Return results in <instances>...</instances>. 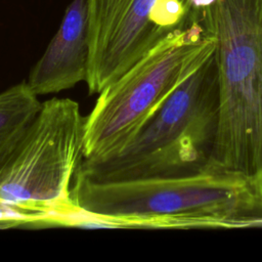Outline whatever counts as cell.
<instances>
[{"mask_svg":"<svg viewBox=\"0 0 262 262\" xmlns=\"http://www.w3.org/2000/svg\"><path fill=\"white\" fill-rule=\"evenodd\" d=\"M71 225L149 228H232L262 212V196L246 178L205 163L181 175L95 180L76 174Z\"/></svg>","mask_w":262,"mask_h":262,"instance_id":"6da1fadb","label":"cell"},{"mask_svg":"<svg viewBox=\"0 0 262 262\" xmlns=\"http://www.w3.org/2000/svg\"><path fill=\"white\" fill-rule=\"evenodd\" d=\"M214 39L217 126L208 165L262 196V0H215L200 12Z\"/></svg>","mask_w":262,"mask_h":262,"instance_id":"7a4b0ae2","label":"cell"},{"mask_svg":"<svg viewBox=\"0 0 262 262\" xmlns=\"http://www.w3.org/2000/svg\"><path fill=\"white\" fill-rule=\"evenodd\" d=\"M214 47L121 152L102 161L83 160L77 173L95 180H120L181 175L203 167L217 126Z\"/></svg>","mask_w":262,"mask_h":262,"instance_id":"3957f363","label":"cell"},{"mask_svg":"<svg viewBox=\"0 0 262 262\" xmlns=\"http://www.w3.org/2000/svg\"><path fill=\"white\" fill-rule=\"evenodd\" d=\"M213 47V37L194 18L104 87L85 118L83 160L102 161L121 152Z\"/></svg>","mask_w":262,"mask_h":262,"instance_id":"277c9868","label":"cell"},{"mask_svg":"<svg viewBox=\"0 0 262 262\" xmlns=\"http://www.w3.org/2000/svg\"><path fill=\"white\" fill-rule=\"evenodd\" d=\"M85 117L70 98L41 103L0 164V203L67 225L77 211L71 183L84 159Z\"/></svg>","mask_w":262,"mask_h":262,"instance_id":"5b68a950","label":"cell"},{"mask_svg":"<svg viewBox=\"0 0 262 262\" xmlns=\"http://www.w3.org/2000/svg\"><path fill=\"white\" fill-rule=\"evenodd\" d=\"M91 94L115 82L171 32L194 18L190 0H87Z\"/></svg>","mask_w":262,"mask_h":262,"instance_id":"8992f818","label":"cell"},{"mask_svg":"<svg viewBox=\"0 0 262 262\" xmlns=\"http://www.w3.org/2000/svg\"><path fill=\"white\" fill-rule=\"evenodd\" d=\"M89 55L87 0H73L27 83L37 96L73 88L87 81Z\"/></svg>","mask_w":262,"mask_h":262,"instance_id":"52a82bcc","label":"cell"},{"mask_svg":"<svg viewBox=\"0 0 262 262\" xmlns=\"http://www.w3.org/2000/svg\"><path fill=\"white\" fill-rule=\"evenodd\" d=\"M41 103L27 81L0 92V164L17 144Z\"/></svg>","mask_w":262,"mask_h":262,"instance_id":"ba28073f","label":"cell"},{"mask_svg":"<svg viewBox=\"0 0 262 262\" xmlns=\"http://www.w3.org/2000/svg\"><path fill=\"white\" fill-rule=\"evenodd\" d=\"M215 0H190L192 8L200 14L201 10L204 9L205 7L209 6L212 2H214Z\"/></svg>","mask_w":262,"mask_h":262,"instance_id":"9c48e42d","label":"cell"}]
</instances>
